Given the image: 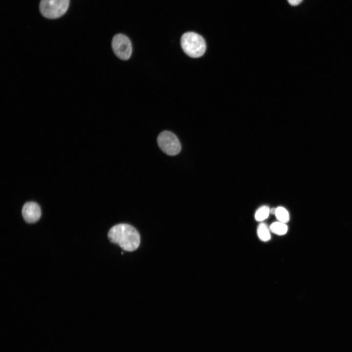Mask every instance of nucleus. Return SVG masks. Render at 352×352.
I'll use <instances>...</instances> for the list:
<instances>
[{"instance_id": "nucleus-7", "label": "nucleus", "mask_w": 352, "mask_h": 352, "mask_svg": "<svg viewBox=\"0 0 352 352\" xmlns=\"http://www.w3.org/2000/svg\"><path fill=\"white\" fill-rule=\"evenodd\" d=\"M269 229L275 234L283 235L287 232L288 228L285 223L279 221L272 223L269 227Z\"/></svg>"}, {"instance_id": "nucleus-4", "label": "nucleus", "mask_w": 352, "mask_h": 352, "mask_svg": "<svg viewBox=\"0 0 352 352\" xmlns=\"http://www.w3.org/2000/svg\"><path fill=\"white\" fill-rule=\"evenodd\" d=\"M157 143L161 150L169 155H175L181 150V145L177 136L172 132L165 131L157 137Z\"/></svg>"}, {"instance_id": "nucleus-8", "label": "nucleus", "mask_w": 352, "mask_h": 352, "mask_svg": "<svg viewBox=\"0 0 352 352\" xmlns=\"http://www.w3.org/2000/svg\"><path fill=\"white\" fill-rule=\"evenodd\" d=\"M269 228L264 223H260L257 229V234L259 239L264 241L266 242L270 239L271 235Z\"/></svg>"}, {"instance_id": "nucleus-3", "label": "nucleus", "mask_w": 352, "mask_h": 352, "mask_svg": "<svg viewBox=\"0 0 352 352\" xmlns=\"http://www.w3.org/2000/svg\"><path fill=\"white\" fill-rule=\"evenodd\" d=\"M69 4V0H41L40 10L46 18L57 19L66 12Z\"/></svg>"}, {"instance_id": "nucleus-1", "label": "nucleus", "mask_w": 352, "mask_h": 352, "mask_svg": "<svg viewBox=\"0 0 352 352\" xmlns=\"http://www.w3.org/2000/svg\"><path fill=\"white\" fill-rule=\"evenodd\" d=\"M108 237L111 242L126 251L135 250L140 243L138 232L134 227L127 223H120L112 226L108 232Z\"/></svg>"}, {"instance_id": "nucleus-10", "label": "nucleus", "mask_w": 352, "mask_h": 352, "mask_svg": "<svg viewBox=\"0 0 352 352\" xmlns=\"http://www.w3.org/2000/svg\"><path fill=\"white\" fill-rule=\"evenodd\" d=\"M270 213V209L268 206H262L256 211L255 219L258 221H263L268 218Z\"/></svg>"}, {"instance_id": "nucleus-9", "label": "nucleus", "mask_w": 352, "mask_h": 352, "mask_svg": "<svg viewBox=\"0 0 352 352\" xmlns=\"http://www.w3.org/2000/svg\"><path fill=\"white\" fill-rule=\"evenodd\" d=\"M274 214L279 221L286 223L289 221V213L287 210L282 206L277 207Z\"/></svg>"}, {"instance_id": "nucleus-6", "label": "nucleus", "mask_w": 352, "mask_h": 352, "mask_svg": "<svg viewBox=\"0 0 352 352\" xmlns=\"http://www.w3.org/2000/svg\"><path fill=\"white\" fill-rule=\"evenodd\" d=\"M22 215L26 222H35L39 220L41 215L40 207L35 202H26L22 207Z\"/></svg>"}, {"instance_id": "nucleus-2", "label": "nucleus", "mask_w": 352, "mask_h": 352, "mask_svg": "<svg viewBox=\"0 0 352 352\" xmlns=\"http://www.w3.org/2000/svg\"><path fill=\"white\" fill-rule=\"evenodd\" d=\"M180 44L183 51L192 58L201 57L206 50L204 39L201 36L194 32L184 33L181 37Z\"/></svg>"}, {"instance_id": "nucleus-11", "label": "nucleus", "mask_w": 352, "mask_h": 352, "mask_svg": "<svg viewBox=\"0 0 352 352\" xmlns=\"http://www.w3.org/2000/svg\"><path fill=\"white\" fill-rule=\"evenodd\" d=\"M288 3L292 6H296L299 4L303 0H287Z\"/></svg>"}, {"instance_id": "nucleus-5", "label": "nucleus", "mask_w": 352, "mask_h": 352, "mask_svg": "<svg viewBox=\"0 0 352 352\" xmlns=\"http://www.w3.org/2000/svg\"><path fill=\"white\" fill-rule=\"evenodd\" d=\"M111 46L113 51L119 59H129L132 53V45L130 39L126 35L117 34L112 38Z\"/></svg>"}]
</instances>
